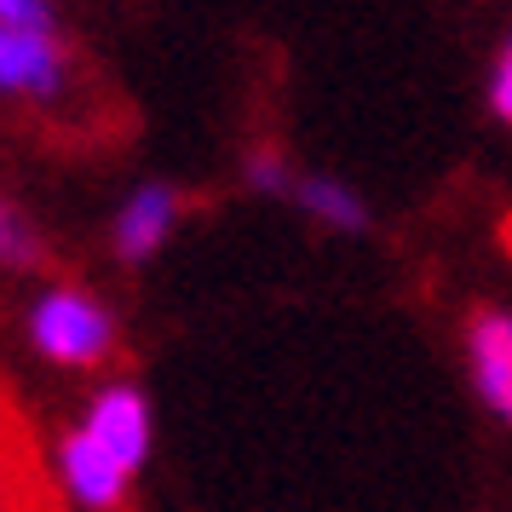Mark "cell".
Masks as SVG:
<instances>
[{"instance_id":"8992f818","label":"cell","mask_w":512,"mask_h":512,"mask_svg":"<svg viewBox=\"0 0 512 512\" xmlns=\"http://www.w3.org/2000/svg\"><path fill=\"white\" fill-rule=\"evenodd\" d=\"M173 219H179V190H167V185L133 190L127 208L116 213V254L127 259V265H144V259L167 242Z\"/></svg>"},{"instance_id":"9c48e42d","label":"cell","mask_w":512,"mask_h":512,"mask_svg":"<svg viewBox=\"0 0 512 512\" xmlns=\"http://www.w3.org/2000/svg\"><path fill=\"white\" fill-rule=\"evenodd\" d=\"M0 265L6 271H35L41 265V236L29 231V219L12 202H0Z\"/></svg>"},{"instance_id":"7a4b0ae2","label":"cell","mask_w":512,"mask_h":512,"mask_svg":"<svg viewBox=\"0 0 512 512\" xmlns=\"http://www.w3.org/2000/svg\"><path fill=\"white\" fill-rule=\"evenodd\" d=\"M58 478H64V489H70L81 507L116 512L121 501H127V478H133V472H127L87 426H75L70 438L58 443Z\"/></svg>"},{"instance_id":"5b68a950","label":"cell","mask_w":512,"mask_h":512,"mask_svg":"<svg viewBox=\"0 0 512 512\" xmlns=\"http://www.w3.org/2000/svg\"><path fill=\"white\" fill-rule=\"evenodd\" d=\"M64 87V47L41 29H0V93L58 98Z\"/></svg>"},{"instance_id":"ba28073f","label":"cell","mask_w":512,"mask_h":512,"mask_svg":"<svg viewBox=\"0 0 512 512\" xmlns=\"http://www.w3.org/2000/svg\"><path fill=\"white\" fill-rule=\"evenodd\" d=\"M29 495V455L18 438V420L0 397V512H18V501Z\"/></svg>"},{"instance_id":"5bb4252c","label":"cell","mask_w":512,"mask_h":512,"mask_svg":"<svg viewBox=\"0 0 512 512\" xmlns=\"http://www.w3.org/2000/svg\"><path fill=\"white\" fill-rule=\"evenodd\" d=\"M507 236H512V225H507Z\"/></svg>"},{"instance_id":"52a82bcc","label":"cell","mask_w":512,"mask_h":512,"mask_svg":"<svg viewBox=\"0 0 512 512\" xmlns=\"http://www.w3.org/2000/svg\"><path fill=\"white\" fill-rule=\"evenodd\" d=\"M294 196H300L305 213H317V219L334 225V231H363V225H369V213H363V202H357V190H346L340 179H323V173L294 179Z\"/></svg>"},{"instance_id":"3957f363","label":"cell","mask_w":512,"mask_h":512,"mask_svg":"<svg viewBox=\"0 0 512 512\" xmlns=\"http://www.w3.org/2000/svg\"><path fill=\"white\" fill-rule=\"evenodd\" d=\"M466 357H472V380H478V397L501 420H512V311H472L466 323Z\"/></svg>"},{"instance_id":"277c9868","label":"cell","mask_w":512,"mask_h":512,"mask_svg":"<svg viewBox=\"0 0 512 512\" xmlns=\"http://www.w3.org/2000/svg\"><path fill=\"white\" fill-rule=\"evenodd\" d=\"M87 432H93L127 472H139L150 455V403L139 386H104L87 409Z\"/></svg>"},{"instance_id":"4fadbf2b","label":"cell","mask_w":512,"mask_h":512,"mask_svg":"<svg viewBox=\"0 0 512 512\" xmlns=\"http://www.w3.org/2000/svg\"><path fill=\"white\" fill-rule=\"evenodd\" d=\"M507 58H512V41H507Z\"/></svg>"},{"instance_id":"6da1fadb","label":"cell","mask_w":512,"mask_h":512,"mask_svg":"<svg viewBox=\"0 0 512 512\" xmlns=\"http://www.w3.org/2000/svg\"><path fill=\"white\" fill-rule=\"evenodd\" d=\"M29 334H35L41 357L64 363V369H98L116 351V317L81 288H52L47 300L35 305Z\"/></svg>"},{"instance_id":"7c38bea8","label":"cell","mask_w":512,"mask_h":512,"mask_svg":"<svg viewBox=\"0 0 512 512\" xmlns=\"http://www.w3.org/2000/svg\"><path fill=\"white\" fill-rule=\"evenodd\" d=\"M489 104H495V116L501 121H512V58H501L495 75H489Z\"/></svg>"},{"instance_id":"30bf717a","label":"cell","mask_w":512,"mask_h":512,"mask_svg":"<svg viewBox=\"0 0 512 512\" xmlns=\"http://www.w3.org/2000/svg\"><path fill=\"white\" fill-rule=\"evenodd\" d=\"M0 29H41V35H52V6L47 0H0Z\"/></svg>"},{"instance_id":"8fae6325","label":"cell","mask_w":512,"mask_h":512,"mask_svg":"<svg viewBox=\"0 0 512 512\" xmlns=\"http://www.w3.org/2000/svg\"><path fill=\"white\" fill-rule=\"evenodd\" d=\"M248 185L277 196V190H294V179H288V162H282L277 150H254L248 156Z\"/></svg>"}]
</instances>
